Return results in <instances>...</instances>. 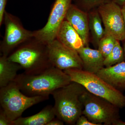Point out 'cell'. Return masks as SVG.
I'll return each instance as SVG.
<instances>
[{
    "instance_id": "obj_1",
    "label": "cell",
    "mask_w": 125,
    "mask_h": 125,
    "mask_svg": "<svg viewBox=\"0 0 125 125\" xmlns=\"http://www.w3.org/2000/svg\"><path fill=\"white\" fill-rule=\"evenodd\" d=\"M14 81L22 93L29 96H49L72 82L64 71L54 67L37 74H18Z\"/></svg>"
},
{
    "instance_id": "obj_2",
    "label": "cell",
    "mask_w": 125,
    "mask_h": 125,
    "mask_svg": "<svg viewBox=\"0 0 125 125\" xmlns=\"http://www.w3.org/2000/svg\"><path fill=\"white\" fill-rule=\"evenodd\" d=\"M8 58L20 65L28 74L41 73L54 67L49 59L47 44L34 37L19 46Z\"/></svg>"
},
{
    "instance_id": "obj_3",
    "label": "cell",
    "mask_w": 125,
    "mask_h": 125,
    "mask_svg": "<svg viewBox=\"0 0 125 125\" xmlns=\"http://www.w3.org/2000/svg\"><path fill=\"white\" fill-rule=\"evenodd\" d=\"M86 90L80 84L72 81L54 91L52 95L56 117L67 125H75L83 109L80 96Z\"/></svg>"
},
{
    "instance_id": "obj_4",
    "label": "cell",
    "mask_w": 125,
    "mask_h": 125,
    "mask_svg": "<svg viewBox=\"0 0 125 125\" xmlns=\"http://www.w3.org/2000/svg\"><path fill=\"white\" fill-rule=\"evenodd\" d=\"M64 71L70 76L72 81L80 84L88 92L107 99L120 108L125 107V95L97 74L78 69Z\"/></svg>"
},
{
    "instance_id": "obj_5",
    "label": "cell",
    "mask_w": 125,
    "mask_h": 125,
    "mask_svg": "<svg viewBox=\"0 0 125 125\" xmlns=\"http://www.w3.org/2000/svg\"><path fill=\"white\" fill-rule=\"evenodd\" d=\"M49 98V96H27L14 81L0 89L1 107L11 123L21 116L26 109Z\"/></svg>"
},
{
    "instance_id": "obj_6",
    "label": "cell",
    "mask_w": 125,
    "mask_h": 125,
    "mask_svg": "<svg viewBox=\"0 0 125 125\" xmlns=\"http://www.w3.org/2000/svg\"><path fill=\"white\" fill-rule=\"evenodd\" d=\"M80 99L84 107L83 115L93 123L98 125H113L120 119V108L107 99L87 90Z\"/></svg>"
},
{
    "instance_id": "obj_7",
    "label": "cell",
    "mask_w": 125,
    "mask_h": 125,
    "mask_svg": "<svg viewBox=\"0 0 125 125\" xmlns=\"http://www.w3.org/2000/svg\"><path fill=\"white\" fill-rule=\"evenodd\" d=\"M3 23L5 32L0 45L1 55L8 57L19 46L34 37V31L25 29L19 18L6 10Z\"/></svg>"
},
{
    "instance_id": "obj_8",
    "label": "cell",
    "mask_w": 125,
    "mask_h": 125,
    "mask_svg": "<svg viewBox=\"0 0 125 125\" xmlns=\"http://www.w3.org/2000/svg\"><path fill=\"white\" fill-rule=\"evenodd\" d=\"M72 0H55L46 23L42 28L34 31V37L46 44L56 39L58 29L65 20Z\"/></svg>"
},
{
    "instance_id": "obj_9",
    "label": "cell",
    "mask_w": 125,
    "mask_h": 125,
    "mask_svg": "<svg viewBox=\"0 0 125 125\" xmlns=\"http://www.w3.org/2000/svg\"><path fill=\"white\" fill-rule=\"evenodd\" d=\"M50 61L54 67L64 71L83 70V63L77 51L66 46L56 39L47 44Z\"/></svg>"
},
{
    "instance_id": "obj_10",
    "label": "cell",
    "mask_w": 125,
    "mask_h": 125,
    "mask_svg": "<svg viewBox=\"0 0 125 125\" xmlns=\"http://www.w3.org/2000/svg\"><path fill=\"white\" fill-rule=\"evenodd\" d=\"M104 27L105 35H110L119 41L125 40V26L119 5L111 2L97 8Z\"/></svg>"
},
{
    "instance_id": "obj_11",
    "label": "cell",
    "mask_w": 125,
    "mask_h": 125,
    "mask_svg": "<svg viewBox=\"0 0 125 125\" xmlns=\"http://www.w3.org/2000/svg\"><path fill=\"white\" fill-rule=\"evenodd\" d=\"M65 20L70 24L83 39L85 46H89V29L88 14L75 4H72Z\"/></svg>"
},
{
    "instance_id": "obj_12",
    "label": "cell",
    "mask_w": 125,
    "mask_h": 125,
    "mask_svg": "<svg viewBox=\"0 0 125 125\" xmlns=\"http://www.w3.org/2000/svg\"><path fill=\"white\" fill-rule=\"evenodd\" d=\"M106 83L120 91L125 90V62L104 67L96 73Z\"/></svg>"
},
{
    "instance_id": "obj_13",
    "label": "cell",
    "mask_w": 125,
    "mask_h": 125,
    "mask_svg": "<svg viewBox=\"0 0 125 125\" xmlns=\"http://www.w3.org/2000/svg\"><path fill=\"white\" fill-rule=\"evenodd\" d=\"M78 52L83 62V70L96 74L105 67V58L98 49H93L87 46L83 47Z\"/></svg>"
},
{
    "instance_id": "obj_14",
    "label": "cell",
    "mask_w": 125,
    "mask_h": 125,
    "mask_svg": "<svg viewBox=\"0 0 125 125\" xmlns=\"http://www.w3.org/2000/svg\"><path fill=\"white\" fill-rule=\"evenodd\" d=\"M56 39L63 45L77 52L85 47L83 39L79 34L65 20L58 29Z\"/></svg>"
},
{
    "instance_id": "obj_15",
    "label": "cell",
    "mask_w": 125,
    "mask_h": 125,
    "mask_svg": "<svg viewBox=\"0 0 125 125\" xmlns=\"http://www.w3.org/2000/svg\"><path fill=\"white\" fill-rule=\"evenodd\" d=\"M56 117L54 107L48 105L36 114L26 117L21 116L12 122V125H47Z\"/></svg>"
},
{
    "instance_id": "obj_16",
    "label": "cell",
    "mask_w": 125,
    "mask_h": 125,
    "mask_svg": "<svg viewBox=\"0 0 125 125\" xmlns=\"http://www.w3.org/2000/svg\"><path fill=\"white\" fill-rule=\"evenodd\" d=\"M21 69L18 63L10 60L8 57L1 55L0 57V88L5 87L14 81L18 71Z\"/></svg>"
},
{
    "instance_id": "obj_17",
    "label": "cell",
    "mask_w": 125,
    "mask_h": 125,
    "mask_svg": "<svg viewBox=\"0 0 125 125\" xmlns=\"http://www.w3.org/2000/svg\"><path fill=\"white\" fill-rule=\"evenodd\" d=\"M89 31L92 36V43L94 46L98 48L99 42L105 36L104 29L102 26L101 16L97 9L88 12Z\"/></svg>"
},
{
    "instance_id": "obj_18",
    "label": "cell",
    "mask_w": 125,
    "mask_h": 125,
    "mask_svg": "<svg viewBox=\"0 0 125 125\" xmlns=\"http://www.w3.org/2000/svg\"><path fill=\"white\" fill-rule=\"evenodd\" d=\"M125 61L124 51L120 41L117 40L112 51L104 59L105 67H110Z\"/></svg>"
},
{
    "instance_id": "obj_19",
    "label": "cell",
    "mask_w": 125,
    "mask_h": 125,
    "mask_svg": "<svg viewBox=\"0 0 125 125\" xmlns=\"http://www.w3.org/2000/svg\"><path fill=\"white\" fill-rule=\"evenodd\" d=\"M78 8L87 12L97 9L101 6L111 2L112 0H73Z\"/></svg>"
},
{
    "instance_id": "obj_20",
    "label": "cell",
    "mask_w": 125,
    "mask_h": 125,
    "mask_svg": "<svg viewBox=\"0 0 125 125\" xmlns=\"http://www.w3.org/2000/svg\"><path fill=\"white\" fill-rule=\"evenodd\" d=\"M116 40L112 36L105 35L100 40L98 43V49L104 58L112 51L116 42Z\"/></svg>"
},
{
    "instance_id": "obj_21",
    "label": "cell",
    "mask_w": 125,
    "mask_h": 125,
    "mask_svg": "<svg viewBox=\"0 0 125 125\" xmlns=\"http://www.w3.org/2000/svg\"><path fill=\"white\" fill-rule=\"evenodd\" d=\"M0 125H12V123L1 107L0 109Z\"/></svg>"
},
{
    "instance_id": "obj_22",
    "label": "cell",
    "mask_w": 125,
    "mask_h": 125,
    "mask_svg": "<svg viewBox=\"0 0 125 125\" xmlns=\"http://www.w3.org/2000/svg\"><path fill=\"white\" fill-rule=\"evenodd\" d=\"M76 125H98L96 123H93L88 120L84 115H82L78 118L76 123Z\"/></svg>"
},
{
    "instance_id": "obj_23",
    "label": "cell",
    "mask_w": 125,
    "mask_h": 125,
    "mask_svg": "<svg viewBox=\"0 0 125 125\" xmlns=\"http://www.w3.org/2000/svg\"><path fill=\"white\" fill-rule=\"evenodd\" d=\"M7 0H0V26L3 23V17L5 10Z\"/></svg>"
},
{
    "instance_id": "obj_24",
    "label": "cell",
    "mask_w": 125,
    "mask_h": 125,
    "mask_svg": "<svg viewBox=\"0 0 125 125\" xmlns=\"http://www.w3.org/2000/svg\"><path fill=\"white\" fill-rule=\"evenodd\" d=\"M64 123L62 121L56 117V118H55L49 122L47 125H64Z\"/></svg>"
},
{
    "instance_id": "obj_25",
    "label": "cell",
    "mask_w": 125,
    "mask_h": 125,
    "mask_svg": "<svg viewBox=\"0 0 125 125\" xmlns=\"http://www.w3.org/2000/svg\"><path fill=\"white\" fill-rule=\"evenodd\" d=\"M112 1L121 7L125 4V0H112Z\"/></svg>"
},
{
    "instance_id": "obj_26",
    "label": "cell",
    "mask_w": 125,
    "mask_h": 125,
    "mask_svg": "<svg viewBox=\"0 0 125 125\" xmlns=\"http://www.w3.org/2000/svg\"><path fill=\"white\" fill-rule=\"evenodd\" d=\"M113 125H125V122L121 120L120 119H119L113 123Z\"/></svg>"
},
{
    "instance_id": "obj_27",
    "label": "cell",
    "mask_w": 125,
    "mask_h": 125,
    "mask_svg": "<svg viewBox=\"0 0 125 125\" xmlns=\"http://www.w3.org/2000/svg\"><path fill=\"white\" fill-rule=\"evenodd\" d=\"M121 7L122 13L123 16V20H124L125 26V4L123 5Z\"/></svg>"
},
{
    "instance_id": "obj_28",
    "label": "cell",
    "mask_w": 125,
    "mask_h": 125,
    "mask_svg": "<svg viewBox=\"0 0 125 125\" xmlns=\"http://www.w3.org/2000/svg\"><path fill=\"white\" fill-rule=\"evenodd\" d=\"M124 42L123 43V48L124 51V56H125V40H124Z\"/></svg>"
},
{
    "instance_id": "obj_29",
    "label": "cell",
    "mask_w": 125,
    "mask_h": 125,
    "mask_svg": "<svg viewBox=\"0 0 125 125\" xmlns=\"http://www.w3.org/2000/svg\"></svg>"
}]
</instances>
